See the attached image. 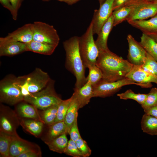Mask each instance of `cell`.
Segmentation results:
<instances>
[{
    "label": "cell",
    "mask_w": 157,
    "mask_h": 157,
    "mask_svg": "<svg viewBox=\"0 0 157 157\" xmlns=\"http://www.w3.org/2000/svg\"><path fill=\"white\" fill-rule=\"evenodd\" d=\"M95 65L101 72L102 79L108 82L126 78L133 66L129 61L122 58L109 49L99 51Z\"/></svg>",
    "instance_id": "obj_1"
},
{
    "label": "cell",
    "mask_w": 157,
    "mask_h": 157,
    "mask_svg": "<svg viewBox=\"0 0 157 157\" xmlns=\"http://www.w3.org/2000/svg\"><path fill=\"white\" fill-rule=\"evenodd\" d=\"M79 39V37L74 36L63 43L66 53L65 67L76 78L74 89L81 88L86 82L85 75L86 67L83 63L80 53Z\"/></svg>",
    "instance_id": "obj_2"
},
{
    "label": "cell",
    "mask_w": 157,
    "mask_h": 157,
    "mask_svg": "<svg viewBox=\"0 0 157 157\" xmlns=\"http://www.w3.org/2000/svg\"><path fill=\"white\" fill-rule=\"evenodd\" d=\"M55 81L51 79L46 87L41 91L24 97V101L42 110L58 104L62 100L55 91Z\"/></svg>",
    "instance_id": "obj_3"
},
{
    "label": "cell",
    "mask_w": 157,
    "mask_h": 157,
    "mask_svg": "<svg viewBox=\"0 0 157 157\" xmlns=\"http://www.w3.org/2000/svg\"><path fill=\"white\" fill-rule=\"evenodd\" d=\"M93 24L91 22L85 32L79 39V50L83 63L86 68L95 65L99 51L94 40Z\"/></svg>",
    "instance_id": "obj_4"
},
{
    "label": "cell",
    "mask_w": 157,
    "mask_h": 157,
    "mask_svg": "<svg viewBox=\"0 0 157 157\" xmlns=\"http://www.w3.org/2000/svg\"><path fill=\"white\" fill-rule=\"evenodd\" d=\"M23 95L19 85L17 77L9 75L0 82V101L1 103L13 106L24 101Z\"/></svg>",
    "instance_id": "obj_5"
},
{
    "label": "cell",
    "mask_w": 157,
    "mask_h": 157,
    "mask_svg": "<svg viewBox=\"0 0 157 157\" xmlns=\"http://www.w3.org/2000/svg\"><path fill=\"white\" fill-rule=\"evenodd\" d=\"M131 84H135L144 88H151L152 85L151 83H138L126 78L113 82L107 81L102 79L93 86V97L104 98L111 96L118 91L122 87Z\"/></svg>",
    "instance_id": "obj_6"
},
{
    "label": "cell",
    "mask_w": 157,
    "mask_h": 157,
    "mask_svg": "<svg viewBox=\"0 0 157 157\" xmlns=\"http://www.w3.org/2000/svg\"><path fill=\"white\" fill-rule=\"evenodd\" d=\"M33 40L58 46L59 36L53 26L41 21L32 23Z\"/></svg>",
    "instance_id": "obj_7"
},
{
    "label": "cell",
    "mask_w": 157,
    "mask_h": 157,
    "mask_svg": "<svg viewBox=\"0 0 157 157\" xmlns=\"http://www.w3.org/2000/svg\"><path fill=\"white\" fill-rule=\"evenodd\" d=\"M20 119L15 110L2 104L0 106V131L11 135L17 134Z\"/></svg>",
    "instance_id": "obj_8"
},
{
    "label": "cell",
    "mask_w": 157,
    "mask_h": 157,
    "mask_svg": "<svg viewBox=\"0 0 157 157\" xmlns=\"http://www.w3.org/2000/svg\"><path fill=\"white\" fill-rule=\"evenodd\" d=\"M25 76L26 88L30 94L43 89L51 79L47 73L38 68Z\"/></svg>",
    "instance_id": "obj_9"
},
{
    "label": "cell",
    "mask_w": 157,
    "mask_h": 157,
    "mask_svg": "<svg viewBox=\"0 0 157 157\" xmlns=\"http://www.w3.org/2000/svg\"><path fill=\"white\" fill-rule=\"evenodd\" d=\"M128 6L131 7V11L126 19L127 22L146 19L157 14V2H144Z\"/></svg>",
    "instance_id": "obj_10"
},
{
    "label": "cell",
    "mask_w": 157,
    "mask_h": 157,
    "mask_svg": "<svg viewBox=\"0 0 157 157\" xmlns=\"http://www.w3.org/2000/svg\"><path fill=\"white\" fill-rule=\"evenodd\" d=\"M114 0H106L94 10L91 22L93 24V34H98L104 24L112 14Z\"/></svg>",
    "instance_id": "obj_11"
},
{
    "label": "cell",
    "mask_w": 157,
    "mask_h": 157,
    "mask_svg": "<svg viewBox=\"0 0 157 157\" xmlns=\"http://www.w3.org/2000/svg\"><path fill=\"white\" fill-rule=\"evenodd\" d=\"M33 40L32 23L24 24L5 37L0 38V43L16 42L25 43Z\"/></svg>",
    "instance_id": "obj_12"
},
{
    "label": "cell",
    "mask_w": 157,
    "mask_h": 157,
    "mask_svg": "<svg viewBox=\"0 0 157 157\" xmlns=\"http://www.w3.org/2000/svg\"><path fill=\"white\" fill-rule=\"evenodd\" d=\"M129 45L127 58L133 65H141L144 63L147 52L140 43L131 34L127 37Z\"/></svg>",
    "instance_id": "obj_13"
},
{
    "label": "cell",
    "mask_w": 157,
    "mask_h": 157,
    "mask_svg": "<svg viewBox=\"0 0 157 157\" xmlns=\"http://www.w3.org/2000/svg\"><path fill=\"white\" fill-rule=\"evenodd\" d=\"M30 151H41L37 144L23 139L17 134L12 135L9 157H18L20 154Z\"/></svg>",
    "instance_id": "obj_14"
},
{
    "label": "cell",
    "mask_w": 157,
    "mask_h": 157,
    "mask_svg": "<svg viewBox=\"0 0 157 157\" xmlns=\"http://www.w3.org/2000/svg\"><path fill=\"white\" fill-rule=\"evenodd\" d=\"M125 77L138 83L157 84V76L145 71L141 65H133Z\"/></svg>",
    "instance_id": "obj_15"
},
{
    "label": "cell",
    "mask_w": 157,
    "mask_h": 157,
    "mask_svg": "<svg viewBox=\"0 0 157 157\" xmlns=\"http://www.w3.org/2000/svg\"><path fill=\"white\" fill-rule=\"evenodd\" d=\"M15 111L20 119H33L43 122L38 109L25 101H21L16 105Z\"/></svg>",
    "instance_id": "obj_16"
},
{
    "label": "cell",
    "mask_w": 157,
    "mask_h": 157,
    "mask_svg": "<svg viewBox=\"0 0 157 157\" xmlns=\"http://www.w3.org/2000/svg\"><path fill=\"white\" fill-rule=\"evenodd\" d=\"M47 126V129L44 132H42L40 137L45 143L64 133L68 134L67 128L64 121L56 122Z\"/></svg>",
    "instance_id": "obj_17"
},
{
    "label": "cell",
    "mask_w": 157,
    "mask_h": 157,
    "mask_svg": "<svg viewBox=\"0 0 157 157\" xmlns=\"http://www.w3.org/2000/svg\"><path fill=\"white\" fill-rule=\"evenodd\" d=\"M113 17L112 14L102 26L97 34L95 41V44L99 51L108 49L107 40L110 32L113 27Z\"/></svg>",
    "instance_id": "obj_18"
},
{
    "label": "cell",
    "mask_w": 157,
    "mask_h": 157,
    "mask_svg": "<svg viewBox=\"0 0 157 157\" xmlns=\"http://www.w3.org/2000/svg\"><path fill=\"white\" fill-rule=\"evenodd\" d=\"M26 51V43L16 42L0 43L1 56H13Z\"/></svg>",
    "instance_id": "obj_19"
},
{
    "label": "cell",
    "mask_w": 157,
    "mask_h": 157,
    "mask_svg": "<svg viewBox=\"0 0 157 157\" xmlns=\"http://www.w3.org/2000/svg\"><path fill=\"white\" fill-rule=\"evenodd\" d=\"M74 90L73 94L77 100L80 108L88 104L93 97V86L88 81L81 88Z\"/></svg>",
    "instance_id": "obj_20"
},
{
    "label": "cell",
    "mask_w": 157,
    "mask_h": 157,
    "mask_svg": "<svg viewBox=\"0 0 157 157\" xmlns=\"http://www.w3.org/2000/svg\"><path fill=\"white\" fill-rule=\"evenodd\" d=\"M44 124L40 121L33 119H20V125L25 131L36 138L40 137Z\"/></svg>",
    "instance_id": "obj_21"
},
{
    "label": "cell",
    "mask_w": 157,
    "mask_h": 157,
    "mask_svg": "<svg viewBox=\"0 0 157 157\" xmlns=\"http://www.w3.org/2000/svg\"><path fill=\"white\" fill-rule=\"evenodd\" d=\"M127 22L143 33L157 32V14L148 20H135Z\"/></svg>",
    "instance_id": "obj_22"
},
{
    "label": "cell",
    "mask_w": 157,
    "mask_h": 157,
    "mask_svg": "<svg viewBox=\"0 0 157 157\" xmlns=\"http://www.w3.org/2000/svg\"><path fill=\"white\" fill-rule=\"evenodd\" d=\"M26 44L28 51L46 55L52 54L57 47L54 45L33 40Z\"/></svg>",
    "instance_id": "obj_23"
},
{
    "label": "cell",
    "mask_w": 157,
    "mask_h": 157,
    "mask_svg": "<svg viewBox=\"0 0 157 157\" xmlns=\"http://www.w3.org/2000/svg\"><path fill=\"white\" fill-rule=\"evenodd\" d=\"M141 125L143 132L151 135H157V118L144 113L141 119Z\"/></svg>",
    "instance_id": "obj_24"
},
{
    "label": "cell",
    "mask_w": 157,
    "mask_h": 157,
    "mask_svg": "<svg viewBox=\"0 0 157 157\" xmlns=\"http://www.w3.org/2000/svg\"><path fill=\"white\" fill-rule=\"evenodd\" d=\"M72 100L64 120L68 134L69 129L75 119L77 118L78 110L80 109L77 100L73 94Z\"/></svg>",
    "instance_id": "obj_25"
},
{
    "label": "cell",
    "mask_w": 157,
    "mask_h": 157,
    "mask_svg": "<svg viewBox=\"0 0 157 157\" xmlns=\"http://www.w3.org/2000/svg\"><path fill=\"white\" fill-rule=\"evenodd\" d=\"M67 134L64 133L45 143L50 150L60 154L64 153L68 142Z\"/></svg>",
    "instance_id": "obj_26"
},
{
    "label": "cell",
    "mask_w": 157,
    "mask_h": 157,
    "mask_svg": "<svg viewBox=\"0 0 157 157\" xmlns=\"http://www.w3.org/2000/svg\"><path fill=\"white\" fill-rule=\"evenodd\" d=\"M139 43L146 52L157 61V42L148 35L143 33Z\"/></svg>",
    "instance_id": "obj_27"
},
{
    "label": "cell",
    "mask_w": 157,
    "mask_h": 157,
    "mask_svg": "<svg viewBox=\"0 0 157 157\" xmlns=\"http://www.w3.org/2000/svg\"><path fill=\"white\" fill-rule=\"evenodd\" d=\"M58 104L52 106L39 112L41 119L45 125H49L54 123Z\"/></svg>",
    "instance_id": "obj_28"
},
{
    "label": "cell",
    "mask_w": 157,
    "mask_h": 157,
    "mask_svg": "<svg viewBox=\"0 0 157 157\" xmlns=\"http://www.w3.org/2000/svg\"><path fill=\"white\" fill-rule=\"evenodd\" d=\"M131 11V7L129 6H123L113 11L112 14L113 17L114 27L126 20Z\"/></svg>",
    "instance_id": "obj_29"
},
{
    "label": "cell",
    "mask_w": 157,
    "mask_h": 157,
    "mask_svg": "<svg viewBox=\"0 0 157 157\" xmlns=\"http://www.w3.org/2000/svg\"><path fill=\"white\" fill-rule=\"evenodd\" d=\"M12 135L0 131V156L9 157Z\"/></svg>",
    "instance_id": "obj_30"
},
{
    "label": "cell",
    "mask_w": 157,
    "mask_h": 157,
    "mask_svg": "<svg viewBox=\"0 0 157 157\" xmlns=\"http://www.w3.org/2000/svg\"><path fill=\"white\" fill-rule=\"evenodd\" d=\"M89 74L86 77V82L88 81L92 85H95L102 78V74L100 69L95 65H89Z\"/></svg>",
    "instance_id": "obj_31"
},
{
    "label": "cell",
    "mask_w": 157,
    "mask_h": 157,
    "mask_svg": "<svg viewBox=\"0 0 157 157\" xmlns=\"http://www.w3.org/2000/svg\"><path fill=\"white\" fill-rule=\"evenodd\" d=\"M147 95V94L135 93L131 89L127 90L124 92L117 94L121 99H133L137 101L141 106L144 103Z\"/></svg>",
    "instance_id": "obj_32"
},
{
    "label": "cell",
    "mask_w": 157,
    "mask_h": 157,
    "mask_svg": "<svg viewBox=\"0 0 157 157\" xmlns=\"http://www.w3.org/2000/svg\"><path fill=\"white\" fill-rule=\"evenodd\" d=\"M72 99V97L71 96L70 98L68 99L65 100H62L59 104L57 115L54 123L64 121Z\"/></svg>",
    "instance_id": "obj_33"
},
{
    "label": "cell",
    "mask_w": 157,
    "mask_h": 157,
    "mask_svg": "<svg viewBox=\"0 0 157 157\" xmlns=\"http://www.w3.org/2000/svg\"><path fill=\"white\" fill-rule=\"evenodd\" d=\"M141 66L145 71L157 76V61L147 52L144 62Z\"/></svg>",
    "instance_id": "obj_34"
},
{
    "label": "cell",
    "mask_w": 157,
    "mask_h": 157,
    "mask_svg": "<svg viewBox=\"0 0 157 157\" xmlns=\"http://www.w3.org/2000/svg\"><path fill=\"white\" fill-rule=\"evenodd\" d=\"M157 105V88H152L147 94V97L144 104L141 105L143 110Z\"/></svg>",
    "instance_id": "obj_35"
},
{
    "label": "cell",
    "mask_w": 157,
    "mask_h": 157,
    "mask_svg": "<svg viewBox=\"0 0 157 157\" xmlns=\"http://www.w3.org/2000/svg\"><path fill=\"white\" fill-rule=\"evenodd\" d=\"M64 154L73 157H83L78 148L76 142L71 139L68 141Z\"/></svg>",
    "instance_id": "obj_36"
},
{
    "label": "cell",
    "mask_w": 157,
    "mask_h": 157,
    "mask_svg": "<svg viewBox=\"0 0 157 157\" xmlns=\"http://www.w3.org/2000/svg\"><path fill=\"white\" fill-rule=\"evenodd\" d=\"M76 142L78 148L83 154V157L90 156L92 151L85 140L81 137L76 141Z\"/></svg>",
    "instance_id": "obj_37"
},
{
    "label": "cell",
    "mask_w": 157,
    "mask_h": 157,
    "mask_svg": "<svg viewBox=\"0 0 157 157\" xmlns=\"http://www.w3.org/2000/svg\"><path fill=\"white\" fill-rule=\"evenodd\" d=\"M77 119V118L72 125L68 132L70 139L75 142L81 137L78 126Z\"/></svg>",
    "instance_id": "obj_38"
},
{
    "label": "cell",
    "mask_w": 157,
    "mask_h": 157,
    "mask_svg": "<svg viewBox=\"0 0 157 157\" xmlns=\"http://www.w3.org/2000/svg\"><path fill=\"white\" fill-rule=\"evenodd\" d=\"M0 2L3 6L10 12L14 20H16L17 15L16 13L9 0H0Z\"/></svg>",
    "instance_id": "obj_39"
},
{
    "label": "cell",
    "mask_w": 157,
    "mask_h": 157,
    "mask_svg": "<svg viewBox=\"0 0 157 157\" xmlns=\"http://www.w3.org/2000/svg\"><path fill=\"white\" fill-rule=\"evenodd\" d=\"M41 156V151H30L20 154L18 157H40Z\"/></svg>",
    "instance_id": "obj_40"
},
{
    "label": "cell",
    "mask_w": 157,
    "mask_h": 157,
    "mask_svg": "<svg viewBox=\"0 0 157 157\" xmlns=\"http://www.w3.org/2000/svg\"><path fill=\"white\" fill-rule=\"evenodd\" d=\"M145 114L157 118V105L144 110Z\"/></svg>",
    "instance_id": "obj_41"
},
{
    "label": "cell",
    "mask_w": 157,
    "mask_h": 157,
    "mask_svg": "<svg viewBox=\"0 0 157 157\" xmlns=\"http://www.w3.org/2000/svg\"><path fill=\"white\" fill-rule=\"evenodd\" d=\"M129 0H114L113 5V11L123 6Z\"/></svg>",
    "instance_id": "obj_42"
},
{
    "label": "cell",
    "mask_w": 157,
    "mask_h": 157,
    "mask_svg": "<svg viewBox=\"0 0 157 157\" xmlns=\"http://www.w3.org/2000/svg\"><path fill=\"white\" fill-rule=\"evenodd\" d=\"M144 2H157V0H129L123 6H128Z\"/></svg>",
    "instance_id": "obj_43"
},
{
    "label": "cell",
    "mask_w": 157,
    "mask_h": 157,
    "mask_svg": "<svg viewBox=\"0 0 157 157\" xmlns=\"http://www.w3.org/2000/svg\"><path fill=\"white\" fill-rule=\"evenodd\" d=\"M15 12L18 15V11L21 3L22 0H9Z\"/></svg>",
    "instance_id": "obj_44"
},
{
    "label": "cell",
    "mask_w": 157,
    "mask_h": 157,
    "mask_svg": "<svg viewBox=\"0 0 157 157\" xmlns=\"http://www.w3.org/2000/svg\"><path fill=\"white\" fill-rule=\"evenodd\" d=\"M59 1L66 3L68 5H71L74 4L80 0H56Z\"/></svg>",
    "instance_id": "obj_45"
},
{
    "label": "cell",
    "mask_w": 157,
    "mask_h": 157,
    "mask_svg": "<svg viewBox=\"0 0 157 157\" xmlns=\"http://www.w3.org/2000/svg\"><path fill=\"white\" fill-rule=\"evenodd\" d=\"M145 34H147L149 36H150L157 42V32L148 33Z\"/></svg>",
    "instance_id": "obj_46"
},
{
    "label": "cell",
    "mask_w": 157,
    "mask_h": 157,
    "mask_svg": "<svg viewBox=\"0 0 157 157\" xmlns=\"http://www.w3.org/2000/svg\"><path fill=\"white\" fill-rule=\"evenodd\" d=\"M99 2L100 5H101L106 0H98Z\"/></svg>",
    "instance_id": "obj_47"
},
{
    "label": "cell",
    "mask_w": 157,
    "mask_h": 157,
    "mask_svg": "<svg viewBox=\"0 0 157 157\" xmlns=\"http://www.w3.org/2000/svg\"><path fill=\"white\" fill-rule=\"evenodd\" d=\"M42 0L43 1H50L51 0Z\"/></svg>",
    "instance_id": "obj_48"
}]
</instances>
